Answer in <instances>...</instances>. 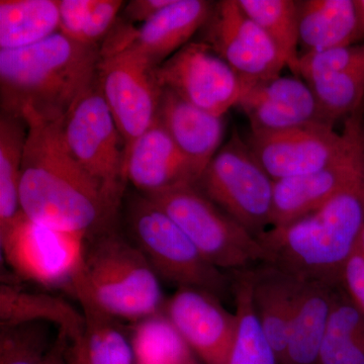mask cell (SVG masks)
Returning <instances> with one entry per match:
<instances>
[{"mask_svg": "<svg viewBox=\"0 0 364 364\" xmlns=\"http://www.w3.org/2000/svg\"><path fill=\"white\" fill-rule=\"evenodd\" d=\"M20 207L33 221L86 239L114 228L119 205L67 149L60 122L26 117Z\"/></svg>", "mask_w": 364, "mask_h": 364, "instance_id": "6da1fadb", "label": "cell"}, {"mask_svg": "<svg viewBox=\"0 0 364 364\" xmlns=\"http://www.w3.org/2000/svg\"><path fill=\"white\" fill-rule=\"evenodd\" d=\"M100 46L57 33L37 44L0 50L1 114L61 121L97 77Z\"/></svg>", "mask_w": 364, "mask_h": 364, "instance_id": "7a4b0ae2", "label": "cell"}, {"mask_svg": "<svg viewBox=\"0 0 364 364\" xmlns=\"http://www.w3.org/2000/svg\"><path fill=\"white\" fill-rule=\"evenodd\" d=\"M364 225V160L350 181L315 212L258 237L265 262L296 279L340 287Z\"/></svg>", "mask_w": 364, "mask_h": 364, "instance_id": "3957f363", "label": "cell"}, {"mask_svg": "<svg viewBox=\"0 0 364 364\" xmlns=\"http://www.w3.org/2000/svg\"><path fill=\"white\" fill-rule=\"evenodd\" d=\"M79 304L114 318L141 321L164 308L159 277L126 234L116 228L86 239L82 259L64 287Z\"/></svg>", "mask_w": 364, "mask_h": 364, "instance_id": "277c9868", "label": "cell"}, {"mask_svg": "<svg viewBox=\"0 0 364 364\" xmlns=\"http://www.w3.org/2000/svg\"><path fill=\"white\" fill-rule=\"evenodd\" d=\"M127 236L158 277L178 287H195L219 299L233 296V279L213 265L181 228L144 195L132 196L124 213Z\"/></svg>", "mask_w": 364, "mask_h": 364, "instance_id": "5b68a950", "label": "cell"}, {"mask_svg": "<svg viewBox=\"0 0 364 364\" xmlns=\"http://www.w3.org/2000/svg\"><path fill=\"white\" fill-rule=\"evenodd\" d=\"M144 196L161 208L222 272H244L265 262L258 239L208 200L195 184H178Z\"/></svg>", "mask_w": 364, "mask_h": 364, "instance_id": "8992f818", "label": "cell"}, {"mask_svg": "<svg viewBox=\"0 0 364 364\" xmlns=\"http://www.w3.org/2000/svg\"><path fill=\"white\" fill-rule=\"evenodd\" d=\"M274 183L246 141L235 132L195 186L258 238L272 227Z\"/></svg>", "mask_w": 364, "mask_h": 364, "instance_id": "52a82bcc", "label": "cell"}, {"mask_svg": "<svg viewBox=\"0 0 364 364\" xmlns=\"http://www.w3.org/2000/svg\"><path fill=\"white\" fill-rule=\"evenodd\" d=\"M60 130L74 159L119 207L127 181L124 142L97 80L67 112Z\"/></svg>", "mask_w": 364, "mask_h": 364, "instance_id": "ba28073f", "label": "cell"}, {"mask_svg": "<svg viewBox=\"0 0 364 364\" xmlns=\"http://www.w3.org/2000/svg\"><path fill=\"white\" fill-rule=\"evenodd\" d=\"M97 85L124 142L126 158L139 136L157 122L162 87L156 67L129 50L100 56Z\"/></svg>", "mask_w": 364, "mask_h": 364, "instance_id": "9c48e42d", "label": "cell"}, {"mask_svg": "<svg viewBox=\"0 0 364 364\" xmlns=\"http://www.w3.org/2000/svg\"><path fill=\"white\" fill-rule=\"evenodd\" d=\"M86 238L59 231L18 213L0 232L2 255L20 279L64 289L82 259Z\"/></svg>", "mask_w": 364, "mask_h": 364, "instance_id": "30bf717a", "label": "cell"}, {"mask_svg": "<svg viewBox=\"0 0 364 364\" xmlns=\"http://www.w3.org/2000/svg\"><path fill=\"white\" fill-rule=\"evenodd\" d=\"M203 28L205 36L202 42L236 72L246 90L279 77L287 67L277 46L241 9L238 0L215 4Z\"/></svg>", "mask_w": 364, "mask_h": 364, "instance_id": "8fae6325", "label": "cell"}, {"mask_svg": "<svg viewBox=\"0 0 364 364\" xmlns=\"http://www.w3.org/2000/svg\"><path fill=\"white\" fill-rule=\"evenodd\" d=\"M162 88L214 116L237 107L246 86L205 43L191 42L156 68Z\"/></svg>", "mask_w": 364, "mask_h": 364, "instance_id": "7c38bea8", "label": "cell"}, {"mask_svg": "<svg viewBox=\"0 0 364 364\" xmlns=\"http://www.w3.org/2000/svg\"><path fill=\"white\" fill-rule=\"evenodd\" d=\"M316 123L282 131H250L246 143L273 181L305 176L325 168L343 154L350 134Z\"/></svg>", "mask_w": 364, "mask_h": 364, "instance_id": "4fadbf2b", "label": "cell"}, {"mask_svg": "<svg viewBox=\"0 0 364 364\" xmlns=\"http://www.w3.org/2000/svg\"><path fill=\"white\" fill-rule=\"evenodd\" d=\"M363 112L364 104L345 119L350 139L334 162L312 173L275 181L272 227L284 226L315 212L350 181L364 160Z\"/></svg>", "mask_w": 364, "mask_h": 364, "instance_id": "5bb4252c", "label": "cell"}, {"mask_svg": "<svg viewBox=\"0 0 364 364\" xmlns=\"http://www.w3.org/2000/svg\"><path fill=\"white\" fill-rule=\"evenodd\" d=\"M213 9L214 4L205 0H172L140 28L116 23L100 47V56L129 50L157 68L191 43L208 23Z\"/></svg>", "mask_w": 364, "mask_h": 364, "instance_id": "9a60e30c", "label": "cell"}, {"mask_svg": "<svg viewBox=\"0 0 364 364\" xmlns=\"http://www.w3.org/2000/svg\"><path fill=\"white\" fill-rule=\"evenodd\" d=\"M163 316L205 364H229L238 331L236 313L203 289L178 287L165 303Z\"/></svg>", "mask_w": 364, "mask_h": 364, "instance_id": "2e32d148", "label": "cell"}, {"mask_svg": "<svg viewBox=\"0 0 364 364\" xmlns=\"http://www.w3.org/2000/svg\"><path fill=\"white\" fill-rule=\"evenodd\" d=\"M237 107L247 117L252 132L282 131L316 123L329 124L311 86L294 75H280L250 86L244 91Z\"/></svg>", "mask_w": 364, "mask_h": 364, "instance_id": "e0dca14e", "label": "cell"}, {"mask_svg": "<svg viewBox=\"0 0 364 364\" xmlns=\"http://www.w3.org/2000/svg\"><path fill=\"white\" fill-rule=\"evenodd\" d=\"M127 181L143 195L196 184L198 176L161 124L155 123L139 136L126 158Z\"/></svg>", "mask_w": 364, "mask_h": 364, "instance_id": "ac0fdd59", "label": "cell"}, {"mask_svg": "<svg viewBox=\"0 0 364 364\" xmlns=\"http://www.w3.org/2000/svg\"><path fill=\"white\" fill-rule=\"evenodd\" d=\"M157 122L186 156L198 178L221 149L225 124L214 116L162 88Z\"/></svg>", "mask_w": 364, "mask_h": 364, "instance_id": "d6986e66", "label": "cell"}, {"mask_svg": "<svg viewBox=\"0 0 364 364\" xmlns=\"http://www.w3.org/2000/svg\"><path fill=\"white\" fill-rule=\"evenodd\" d=\"M338 287L316 280H301L282 364H317Z\"/></svg>", "mask_w": 364, "mask_h": 364, "instance_id": "ffe728a7", "label": "cell"}, {"mask_svg": "<svg viewBox=\"0 0 364 364\" xmlns=\"http://www.w3.org/2000/svg\"><path fill=\"white\" fill-rule=\"evenodd\" d=\"M249 274L254 312L282 364L294 299L301 279L268 263L251 268Z\"/></svg>", "mask_w": 364, "mask_h": 364, "instance_id": "44dd1931", "label": "cell"}, {"mask_svg": "<svg viewBox=\"0 0 364 364\" xmlns=\"http://www.w3.org/2000/svg\"><path fill=\"white\" fill-rule=\"evenodd\" d=\"M299 4L301 56L354 45L363 38L354 0H306Z\"/></svg>", "mask_w": 364, "mask_h": 364, "instance_id": "7402d4cb", "label": "cell"}, {"mask_svg": "<svg viewBox=\"0 0 364 364\" xmlns=\"http://www.w3.org/2000/svg\"><path fill=\"white\" fill-rule=\"evenodd\" d=\"M52 323L58 334L69 343L80 337L85 328V317L73 306L60 296L35 293L11 282L0 284V326L23 323Z\"/></svg>", "mask_w": 364, "mask_h": 364, "instance_id": "603a6c76", "label": "cell"}, {"mask_svg": "<svg viewBox=\"0 0 364 364\" xmlns=\"http://www.w3.org/2000/svg\"><path fill=\"white\" fill-rule=\"evenodd\" d=\"M85 328L76 341L67 342L68 364H134L136 361L133 343L117 318L81 304Z\"/></svg>", "mask_w": 364, "mask_h": 364, "instance_id": "cb8c5ba5", "label": "cell"}, {"mask_svg": "<svg viewBox=\"0 0 364 364\" xmlns=\"http://www.w3.org/2000/svg\"><path fill=\"white\" fill-rule=\"evenodd\" d=\"M59 32L58 1H0V50H16L28 47Z\"/></svg>", "mask_w": 364, "mask_h": 364, "instance_id": "d4e9b609", "label": "cell"}, {"mask_svg": "<svg viewBox=\"0 0 364 364\" xmlns=\"http://www.w3.org/2000/svg\"><path fill=\"white\" fill-rule=\"evenodd\" d=\"M317 364H364V315L340 287Z\"/></svg>", "mask_w": 364, "mask_h": 364, "instance_id": "484cf974", "label": "cell"}, {"mask_svg": "<svg viewBox=\"0 0 364 364\" xmlns=\"http://www.w3.org/2000/svg\"><path fill=\"white\" fill-rule=\"evenodd\" d=\"M28 124L21 117H0V232L21 212L20 181Z\"/></svg>", "mask_w": 364, "mask_h": 364, "instance_id": "4316f807", "label": "cell"}, {"mask_svg": "<svg viewBox=\"0 0 364 364\" xmlns=\"http://www.w3.org/2000/svg\"><path fill=\"white\" fill-rule=\"evenodd\" d=\"M231 275L238 331L229 364H280L254 312L249 269Z\"/></svg>", "mask_w": 364, "mask_h": 364, "instance_id": "83f0119b", "label": "cell"}, {"mask_svg": "<svg viewBox=\"0 0 364 364\" xmlns=\"http://www.w3.org/2000/svg\"><path fill=\"white\" fill-rule=\"evenodd\" d=\"M241 9L260 26L299 77V4L294 0H238Z\"/></svg>", "mask_w": 364, "mask_h": 364, "instance_id": "f1b7e54d", "label": "cell"}, {"mask_svg": "<svg viewBox=\"0 0 364 364\" xmlns=\"http://www.w3.org/2000/svg\"><path fill=\"white\" fill-rule=\"evenodd\" d=\"M328 124L348 117L364 104V65L308 83Z\"/></svg>", "mask_w": 364, "mask_h": 364, "instance_id": "f546056e", "label": "cell"}, {"mask_svg": "<svg viewBox=\"0 0 364 364\" xmlns=\"http://www.w3.org/2000/svg\"><path fill=\"white\" fill-rule=\"evenodd\" d=\"M53 344L48 323L0 326V364H45Z\"/></svg>", "mask_w": 364, "mask_h": 364, "instance_id": "4dcf8cb0", "label": "cell"}, {"mask_svg": "<svg viewBox=\"0 0 364 364\" xmlns=\"http://www.w3.org/2000/svg\"><path fill=\"white\" fill-rule=\"evenodd\" d=\"M363 65L364 45H351L301 55L299 62V77L310 83L324 76Z\"/></svg>", "mask_w": 364, "mask_h": 364, "instance_id": "1f68e13d", "label": "cell"}, {"mask_svg": "<svg viewBox=\"0 0 364 364\" xmlns=\"http://www.w3.org/2000/svg\"><path fill=\"white\" fill-rule=\"evenodd\" d=\"M124 6V2L121 0H97L79 42L90 46H98V43L104 42L116 25L117 14Z\"/></svg>", "mask_w": 364, "mask_h": 364, "instance_id": "d6a6232c", "label": "cell"}, {"mask_svg": "<svg viewBox=\"0 0 364 364\" xmlns=\"http://www.w3.org/2000/svg\"><path fill=\"white\" fill-rule=\"evenodd\" d=\"M95 4H97V0H61V1H58L60 33L79 42L86 21H87Z\"/></svg>", "mask_w": 364, "mask_h": 364, "instance_id": "836d02e7", "label": "cell"}, {"mask_svg": "<svg viewBox=\"0 0 364 364\" xmlns=\"http://www.w3.org/2000/svg\"><path fill=\"white\" fill-rule=\"evenodd\" d=\"M340 287L364 315V254L358 248L345 265Z\"/></svg>", "mask_w": 364, "mask_h": 364, "instance_id": "e575fe53", "label": "cell"}, {"mask_svg": "<svg viewBox=\"0 0 364 364\" xmlns=\"http://www.w3.org/2000/svg\"><path fill=\"white\" fill-rule=\"evenodd\" d=\"M172 0H132L124 6L123 14L130 23H145L154 18Z\"/></svg>", "mask_w": 364, "mask_h": 364, "instance_id": "d590c367", "label": "cell"}, {"mask_svg": "<svg viewBox=\"0 0 364 364\" xmlns=\"http://www.w3.org/2000/svg\"><path fill=\"white\" fill-rule=\"evenodd\" d=\"M66 347L67 339L58 334L51 350L46 358L45 364H67Z\"/></svg>", "mask_w": 364, "mask_h": 364, "instance_id": "8d00e7d4", "label": "cell"}, {"mask_svg": "<svg viewBox=\"0 0 364 364\" xmlns=\"http://www.w3.org/2000/svg\"><path fill=\"white\" fill-rule=\"evenodd\" d=\"M354 1H355L356 11H358L361 36L364 37V0H354Z\"/></svg>", "mask_w": 364, "mask_h": 364, "instance_id": "74e56055", "label": "cell"}, {"mask_svg": "<svg viewBox=\"0 0 364 364\" xmlns=\"http://www.w3.org/2000/svg\"><path fill=\"white\" fill-rule=\"evenodd\" d=\"M358 248L364 254V225L363 230H361L360 236H359Z\"/></svg>", "mask_w": 364, "mask_h": 364, "instance_id": "f35d334b", "label": "cell"}, {"mask_svg": "<svg viewBox=\"0 0 364 364\" xmlns=\"http://www.w3.org/2000/svg\"><path fill=\"white\" fill-rule=\"evenodd\" d=\"M138 364H178L174 363V361L170 360H151V361H144V363H139Z\"/></svg>", "mask_w": 364, "mask_h": 364, "instance_id": "ab89813d", "label": "cell"}, {"mask_svg": "<svg viewBox=\"0 0 364 364\" xmlns=\"http://www.w3.org/2000/svg\"><path fill=\"white\" fill-rule=\"evenodd\" d=\"M363 145H364V112H363Z\"/></svg>", "mask_w": 364, "mask_h": 364, "instance_id": "60d3db41", "label": "cell"}]
</instances>
